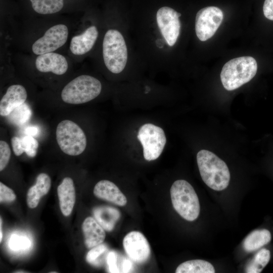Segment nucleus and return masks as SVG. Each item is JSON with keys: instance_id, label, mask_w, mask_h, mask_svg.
<instances>
[{"instance_id": "obj_15", "label": "nucleus", "mask_w": 273, "mask_h": 273, "mask_svg": "<svg viewBox=\"0 0 273 273\" xmlns=\"http://www.w3.org/2000/svg\"><path fill=\"white\" fill-rule=\"evenodd\" d=\"M27 98V90L21 84L10 85L0 101V115L8 116L16 107L25 103Z\"/></svg>"}, {"instance_id": "obj_16", "label": "nucleus", "mask_w": 273, "mask_h": 273, "mask_svg": "<svg viewBox=\"0 0 273 273\" xmlns=\"http://www.w3.org/2000/svg\"><path fill=\"white\" fill-rule=\"evenodd\" d=\"M94 194L97 198L118 206H123L127 203L126 197L118 187L108 180L98 182L94 187Z\"/></svg>"}, {"instance_id": "obj_6", "label": "nucleus", "mask_w": 273, "mask_h": 273, "mask_svg": "<svg viewBox=\"0 0 273 273\" xmlns=\"http://www.w3.org/2000/svg\"><path fill=\"white\" fill-rule=\"evenodd\" d=\"M56 136L60 148L67 155H79L85 149L86 135L80 127L71 120L61 121L57 125Z\"/></svg>"}, {"instance_id": "obj_22", "label": "nucleus", "mask_w": 273, "mask_h": 273, "mask_svg": "<svg viewBox=\"0 0 273 273\" xmlns=\"http://www.w3.org/2000/svg\"><path fill=\"white\" fill-rule=\"evenodd\" d=\"M176 273H214L215 269L209 262L201 259L185 261L179 264Z\"/></svg>"}, {"instance_id": "obj_23", "label": "nucleus", "mask_w": 273, "mask_h": 273, "mask_svg": "<svg viewBox=\"0 0 273 273\" xmlns=\"http://www.w3.org/2000/svg\"><path fill=\"white\" fill-rule=\"evenodd\" d=\"M270 258V251L266 249L259 251L247 265L245 272L259 273L267 264Z\"/></svg>"}, {"instance_id": "obj_28", "label": "nucleus", "mask_w": 273, "mask_h": 273, "mask_svg": "<svg viewBox=\"0 0 273 273\" xmlns=\"http://www.w3.org/2000/svg\"><path fill=\"white\" fill-rule=\"evenodd\" d=\"M16 198L14 192L10 188L0 183V202H11Z\"/></svg>"}, {"instance_id": "obj_8", "label": "nucleus", "mask_w": 273, "mask_h": 273, "mask_svg": "<svg viewBox=\"0 0 273 273\" xmlns=\"http://www.w3.org/2000/svg\"><path fill=\"white\" fill-rule=\"evenodd\" d=\"M69 35V30L67 25L54 24L33 42L31 52L36 56L56 52L66 43Z\"/></svg>"}, {"instance_id": "obj_7", "label": "nucleus", "mask_w": 273, "mask_h": 273, "mask_svg": "<svg viewBox=\"0 0 273 273\" xmlns=\"http://www.w3.org/2000/svg\"><path fill=\"white\" fill-rule=\"evenodd\" d=\"M137 138L143 148L145 159H157L165 147L166 139L163 129L151 123L143 125L139 129Z\"/></svg>"}, {"instance_id": "obj_32", "label": "nucleus", "mask_w": 273, "mask_h": 273, "mask_svg": "<svg viewBox=\"0 0 273 273\" xmlns=\"http://www.w3.org/2000/svg\"><path fill=\"white\" fill-rule=\"evenodd\" d=\"M263 12L265 18L273 21V0L264 1Z\"/></svg>"}, {"instance_id": "obj_26", "label": "nucleus", "mask_w": 273, "mask_h": 273, "mask_svg": "<svg viewBox=\"0 0 273 273\" xmlns=\"http://www.w3.org/2000/svg\"><path fill=\"white\" fill-rule=\"evenodd\" d=\"M22 146L24 152L30 157H34L37 154L38 142L31 135H26L21 138Z\"/></svg>"}, {"instance_id": "obj_20", "label": "nucleus", "mask_w": 273, "mask_h": 273, "mask_svg": "<svg viewBox=\"0 0 273 273\" xmlns=\"http://www.w3.org/2000/svg\"><path fill=\"white\" fill-rule=\"evenodd\" d=\"M93 213L95 219L108 232L113 230L121 216L120 212L117 209L106 206L95 208Z\"/></svg>"}, {"instance_id": "obj_27", "label": "nucleus", "mask_w": 273, "mask_h": 273, "mask_svg": "<svg viewBox=\"0 0 273 273\" xmlns=\"http://www.w3.org/2000/svg\"><path fill=\"white\" fill-rule=\"evenodd\" d=\"M11 151L8 144L0 141V171L3 170L8 165L11 157Z\"/></svg>"}, {"instance_id": "obj_25", "label": "nucleus", "mask_w": 273, "mask_h": 273, "mask_svg": "<svg viewBox=\"0 0 273 273\" xmlns=\"http://www.w3.org/2000/svg\"><path fill=\"white\" fill-rule=\"evenodd\" d=\"M108 250L107 246L103 244H100L92 248L86 256V261L91 265L99 266L102 264V256Z\"/></svg>"}, {"instance_id": "obj_24", "label": "nucleus", "mask_w": 273, "mask_h": 273, "mask_svg": "<svg viewBox=\"0 0 273 273\" xmlns=\"http://www.w3.org/2000/svg\"><path fill=\"white\" fill-rule=\"evenodd\" d=\"M31 114L30 107L24 103L16 107L7 117L12 123L21 125L29 120Z\"/></svg>"}, {"instance_id": "obj_35", "label": "nucleus", "mask_w": 273, "mask_h": 273, "mask_svg": "<svg viewBox=\"0 0 273 273\" xmlns=\"http://www.w3.org/2000/svg\"><path fill=\"white\" fill-rule=\"evenodd\" d=\"M2 218L1 217L0 218V242H2V238H3V233H2Z\"/></svg>"}, {"instance_id": "obj_18", "label": "nucleus", "mask_w": 273, "mask_h": 273, "mask_svg": "<svg viewBox=\"0 0 273 273\" xmlns=\"http://www.w3.org/2000/svg\"><path fill=\"white\" fill-rule=\"evenodd\" d=\"M82 229L84 237V243L88 248L102 244L105 239V230L92 217L85 219L82 223Z\"/></svg>"}, {"instance_id": "obj_1", "label": "nucleus", "mask_w": 273, "mask_h": 273, "mask_svg": "<svg viewBox=\"0 0 273 273\" xmlns=\"http://www.w3.org/2000/svg\"><path fill=\"white\" fill-rule=\"evenodd\" d=\"M197 162L202 180L215 191H222L229 186L230 173L226 163L213 153L201 150L197 154Z\"/></svg>"}, {"instance_id": "obj_17", "label": "nucleus", "mask_w": 273, "mask_h": 273, "mask_svg": "<svg viewBox=\"0 0 273 273\" xmlns=\"http://www.w3.org/2000/svg\"><path fill=\"white\" fill-rule=\"evenodd\" d=\"M60 208L65 216L70 215L75 202V190L72 179L65 177L57 188Z\"/></svg>"}, {"instance_id": "obj_29", "label": "nucleus", "mask_w": 273, "mask_h": 273, "mask_svg": "<svg viewBox=\"0 0 273 273\" xmlns=\"http://www.w3.org/2000/svg\"><path fill=\"white\" fill-rule=\"evenodd\" d=\"M28 245L27 238L17 235L13 236L9 243L10 247L15 250L25 249Z\"/></svg>"}, {"instance_id": "obj_19", "label": "nucleus", "mask_w": 273, "mask_h": 273, "mask_svg": "<svg viewBox=\"0 0 273 273\" xmlns=\"http://www.w3.org/2000/svg\"><path fill=\"white\" fill-rule=\"evenodd\" d=\"M51 186L50 176L45 173H40L36 178V184L31 187L27 194V204L30 208L36 207L41 198L49 191Z\"/></svg>"}, {"instance_id": "obj_34", "label": "nucleus", "mask_w": 273, "mask_h": 273, "mask_svg": "<svg viewBox=\"0 0 273 273\" xmlns=\"http://www.w3.org/2000/svg\"><path fill=\"white\" fill-rule=\"evenodd\" d=\"M25 131L28 135L32 136L37 133L38 129L35 127H29L26 128Z\"/></svg>"}, {"instance_id": "obj_4", "label": "nucleus", "mask_w": 273, "mask_h": 273, "mask_svg": "<svg viewBox=\"0 0 273 273\" xmlns=\"http://www.w3.org/2000/svg\"><path fill=\"white\" fill-rule=\"evenodd\" d=\"M101 90L102 84L99 80L89 75H81L63 87L61 97L65 103L81 104L97 98Z\"/></svg>"}, {"instance_id": "obj_3", "label": "nucleus", "mask_w": 273, "mask_h": 273, "mask_svg": "<svg viewBox=\"0 0 273 273\" xmlns=\"http://www.w3.org/2000/svg\"><path fill=\"white\" fill-rule=\"evenodd\" d=\"M170 193L174 209L183 218L192 221L198 218L200 211L199 201L190 183L183 179L175 181Z\"/></svg>"}, {"instance_id": "obj_30", "label": "nucleus", "mask_w": 273, "mask_h": 273, "mask_svg": "<svg viewBox=\"0 0 273 273\" xmlns=\"http://www.w3.org/2000/svg\"><path fill=\"white\" fill-rule=\"evenodd\" d=\"M106 260L109 272H120L118 255L115 251H110L107 254Z\"/></svg>"}, {"instance_id": "obj_33", "label": "nucleus", "mask_w": 273, "mask_h": 273, "mask_svg": "<svg viewBox=\"0 0 273 273\" xmlns=\"http://www.w3.org/2000/svg\"><path fill=\"white\" fill-rule=\"evenodd\" d=\"M133 267L131 260L124 258L120 263V272H130L133 270Z\"/></svg>"}, {"instance_id": "obj_14", "label": "nucleus", "mask_w": 273, "mask_h": 273, "mask_svg": "<svg viewBox=\"0 0 273 273\" xmlns=\"http://www.w3.org/2000/svg\"><path fill=\"white\" fill-rule=\"evenodd\" d=\"M99 31L97 27L92 25L81 33L72 37L69 44V51L75 56H81L89 52L98 37Z\"/></svg>"}, {"instance_id": "obj_9", "label": "nucleus", "mask_w": 273, "mask_h": 273, "mask_svg": "<svg viewBox=\"0 0 273 273\" xmlns=\"http://www.w3.org/2000/svg\"><path fill=\"white\" fill-rule=\"evenodd\" d=\"M86 0H22L24 7L30 13L51 16L79 10L84 7Z\"/></svg>"}, {"instance_id": "obj_13", "label": "nucleus", "mask_w": 273, "mask_h": 273, "mask_svg": "<svg viewBox=\"0 0 273 273\" xmlns=\"http://www.w3.org/2000/svg\"><path fill=\"white\" fill-rule=\"evenodd\" d=\"M69 61L63 55L56 52L37 55L34 65L41 73H52L57 75L65 74L69 68Z\"/></svg>"}, {"instance_id": "obj_10", "label": "nucleus", "mask_w": 273, "mask_h": 273, "mask_svg": "<svg viewBox=\"0 0 273 273\" xmlns=\"http://www.w3.org/2000/svg\"><path fill=\"white\" fill-rule=\"evenodd\" d=\"M222 11L218 7L208 6L200 9L196 14L195 31L202 41L210 38L216 32L223 20Z\"/></svg>"}, {"instance_id": "obj_11", "label": "nucleus", "mask_w": 273, "mask_h": 273, "mask_svg": "<svg viewBox=\"0 0 273 273\" xmlns=\"http://www.w3.org/2000/svg\"><path fill=\"white\" fill-rule=\"evenodd\" d=\"M181 14L167 6L161 7L157 12L156 20L158 27L167 44L173 46L179 35Z\"/></svg>"}, {"instance_id": "obj_21", "label": "nucleus", "mask_w": 273, "mask_h": 273, "mask_svg": "<svg viewBox=\"0 0 273 273\" xmlns=\"http://www.w3.org/2000/svg\"><path fill=\"white\" fill-rule=\"evenodd\" d=\"M271 234L266 229L255 230L250 233L243 243L244 250L252 252L268 243L271 240Z\"/></svg>"}, {"instance_id": "obj_31", "label": "nucleus", "mask_w": 273, "mask_h": 273, "mask_svg": "<svg viewBox=\"0 0 273 273\" xmlns=\"http://www.w3.org/2000/svg\"><path fill=\"white\" fill-rule=\"evenodd\" d=\"M11 144L15 155L20 156L24 153L22 146L21 138L13 136L11 139Z\"/></svg>"}, {"instance_id": "obj_5", "label": "nucleus", "mask_w": 273, "mask_h": 273, "mask_svg": "<svg viewBox=\"0 0 273 273\" xmlns=\"http://www.w3.org/2000/svg\"><path fill=\"white\" fill-rule=\"evenodd\" d=\"M102 48L103 60L107 68L114 74L121 72L127 60V47L121 33L116 29L107 30Z\"/></svg>"}, {"instance_id": "obj_12", "label": "nucleus", "mask_w": 273, "mask_h": 273, "mask_svg": "<svg viewBox=\"0 0 273 273\" xmlns=\"http://www.w3.org/2000/svg\"><path fill=\"white\" fill-rule=\"evenodd\" d=\"M124 251L128 257L137 263L146 262L150 257L151 248L144 235L138 231H131L123 240Z\"/></svg>"}, {"instance_id": "obj_2", "label": "nucleus", "mask_w": 273, "mask_h": 273, "mask_svg": "<svg viewBox=\"0 0 273 273\" xmlns=\"http://www.w3.org/2000/svg\"><path fill=\"white\" fill-rule=\"evenodd\" d=\"M257 64L250 56L236 58L227 62L220 73L223 87L228 90L236 89L250 81L256 75Z\"/></svg>"}, {"instance_id": "obj_36", "label": "nucleus", "mask_w": 273, "mask_h": 273, "mask_svg": "<svg viewBox=\"0 0 273 273\" xmlns=\"http://www.w3.org/2000/svg\"><path fill=\"white\" fill-rule=\"evenodd\" d=\"M15 272H26V271H23V270H19L18 271H16Z\"/></svg>"}]
</instances>
